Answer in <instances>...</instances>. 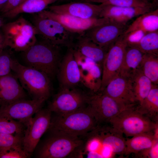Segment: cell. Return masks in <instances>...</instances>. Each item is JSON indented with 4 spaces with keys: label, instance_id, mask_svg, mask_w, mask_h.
I'll list each match as a JSON object with an SVG mask.
<instances>
[{
    "label": "cell",
    "instance_id": "obj_1",
    "mask_svg": "<svg viewBox=\"0 0 158 158\" xmlns=\"http://www.w3.org/2000/svg\"><path fill=\"white\" fill-rule=\"evenodd\" d=\"M95 118L87 105L74 112L58 115L51 118L48 129L51 133L80 137L85 135L97 126Z\"/></svg>",
    "mask_w": 158,
    "mask_h": 158
},
{
    "label": "cell",
    "instance_id": "obj_2",
    "mask_svg": "<svg viewBox=\"0 0 158 158\" xmlns=\"http://www.w3.org/2000/svg\"><path fill=\"white\" fill-rule=\"evenodd\" d=\"M61 47L43 40L23 52L25 65L46 73L50 78L56 75L61 60Z\"/></svg>",
    "mask_w": 158,
    "mask_h": 158
},
{
    "label": "cell",
    "instance_id": "obj_3",
    "mask_svg": "<svg viewBox=\"0 0 158 158\" xmlns=\"http://www.w3.org/2000/svg\"><path fill=\"white\" fill-rule=\"evenodd\" d=\"M12 71L21 83L34 99L46 100L51 91L50 78L45 73L32 67L23 65L13 59Z\"/></svg>",
    "mask_w": 158,
    "mask_h": 158
},
{
    "label": "cell",
    "instance_id": "obj_4",
    "mask_svg": "<svg viewBox=\"0 0 158 158\" xmlns=\"http://www.w3.org/2000/svg\"><path fill=\"white\" fill-rule=\"evenodd\" d=\"M136 105L126 108L111 119V126L128 137L152 133L155 123Z\"/></svg>",
    "mask_w": 158,
    "mask_h": 158
},
{
    "label": "cell",
    "instance_id": "obj_5",
    "mask_svg": "<svg viewBox=\"0 0 158 158\" xmlns=\"http://www.w3.org/2000/svg\"><path fill=\"white\" fill-rule=\"evenodd\" d=\"M1 27L4 48L8 47L16 51L23 52L37 42L35 27L23 17L4 24Z\"/></svg>",
    "mask_w": 158,
    "mask_h": 158
},
{
    "label": "cell",
    "instance_id": "obj_6",
    "mask_svg": "<svg viewBox=\"0 0 158 158\" xmlns=\"http://www.w3.org/2000/svg\"><path fill=\"white\" fill-rule=\"evenodd\" d=\"M51 133L39 149L37 157H66L77 150L83 143V140L80 137L58 133Z\"/></svg>",
    "mask_w": 158,
    "mask_h": 158
},
{
    "label": "cell",
    "instance_id": "obj_7",
    "mask_svg": "<svg viewBox=\"0 0 158 158\" xmlns=\"http://www.w3.org/2000/svg\"><path fill=\"white\" fill-rule=\"evenodd\" d=\"M34 24L38 34L43 40L61 47H73V33L58 22L38 15L34 19Z\"/></svg>",
    "mask_w": 158,
    "mask_h": 158
},
{
    "label": "cell",
    "instance_id": "obj_8",
    "mask_svg": "<svg viewBox=\"0 0 158 158\" xmlns=\"http://www.w3.org/2000/svg\"><path fill=\"white\" fill-rule=\"evenodd\" d=\"M87 96L76 87L61 88L47 108L56 114H69L86 106Z\"/></svg>",
    "mask_w": 158,
    "mask_h": 158
},
{
    "label": "cell",
    "instance_id": "obj_9",
    "mask_svg": "<svg viewBox=\"0 0 158 158\" xmlns=\"http://www.w3.org/2000/svg\"><path fill=\"white\" fill-rule=\"evenodd\" d=\"M87 105L98 124L109 123L111 119L130 107L119 103L101 91L87 95Z\"/></svg>",
    "mask_w": 158,
    "mask_h": 158
},
{
    "label": "cell",
    "instance_id": "obj_10",
    "mask_svg": "<svg viewBox=\"0 0 158 158\" xmlns=\"http://www.w3.org/2000/svg\"><path fill=\"white\" fill-rule=\"evenodd\" d=\"M51 112L48 108L38 110L26 126L23 140L24 149L30 154L35 150L40 140L49 129Z\"/></svg>",
    "mask_w": 158,
    "mask_h": 158
},
{
    "label": "cell",
    "instance_id": "obj_11",
    "mask_svg": "<svg viewBox=\"0 0 158 158\" xmlns=\"http://www.w3.org/2000/svg\"><path fill=\"white\" fill-rule=\"evenodd\" d=\"M123 34L111 46L106 53L102 64L99 91H102L112 79L119 74L127 46L123 39Z\"/></svg>",
    "mask_w": 158,
    "mask_h": 158
},
{
    "label": "cell",
    "instance_id": "obj_12",
    "mask_svg": "<svg viewBox=\"0 0 158 158\" xmlns=\"http://www.w3.org/2000/svg\"><path fill=\"white\" fill-rule=\"evenodd\" d=\"M45 101L36 99L17 100L0 106V117L18 121L26 127L33 116L42 108Z\"/></svg>",
    "mask_w": 158,
    "mask_h": 158
},
{
    "label": "cell",
    "instance_id": "obj_13",
    "mask_svg": "<svg viewBox=\"0 0 158 158\" xmlns=\"http://www.w3.org/2000/svg\"><path fill=\"white\" fill-rule=\"evenodd\" d=\"M38 15L55 20L60 23L70 32L78 35L84 34L92 28L110 21L109 19L104 18L83 19L58 14L50 10H45L38 13Z\"/></svg>",
    "mask_w": 158,
    "mask_h": 158
},
{
    "label": "cell",
    "instance_id": "obj_14",
    "mask_svg": "<svg viewBox=\"0 0 158 158\" xmlns=\"http://www.w3.org/2000/svg\"><path fill=\"white\" fill-rule=\"evenodd\" d=\"M73 52L79 66L81 83L93 93L99 91L101 85L102 67L75 49L73 48Z\"/></svg>",
    "mask_w": 158,
    "mask_h": 158
},
{
    "label": "cell",
    "instance_id": "obj_15",
    "mask_svg": "<svg viewBox=\"0 0 158 158\" xmlns=\"http://www.w3.org/2000/svg\"><path fill=\"white\" fill-rule=\"evenodd\" d=\"M127 26L110 21L86 31L84 34L93 42L107 51L123 34Z\"/></svg>",
    "mask_w": 158,
    "mask_h": 158
},
{
    "label": "cell",
    "instance_id": "obj_16",
    "mask_svg": "<svg viewBox=\"0 0 158 158\" xmlns=\"http://www.w3.org/2000/svg\"><path fill=\"white\" fill-rule=\"evenodd\" d=\"M127 107L138 104L135 97L130 78L118 75L100 91Z\"/></svg>",
    "mask_w": 158,
    "mask_h": 158
},
{
    "label": "cell",
    "instance_id": "obj_17",
    "mask_svg": "<svg viewBox=\"0 0 158 158\" xmlns=\"http://www.w3.org/2000/svg\"><path fill=\"white\" fill-rule=\"evenodd\" d=\"M56 75L60 88L76 87L81 83L80 70L74 55L73 47L68 48L61 60Z\"/></svg>",
    "mask_w": 158,
    "mask_h": 158
},
{
    "label": "cell",
    "instance_id": "obj_18",
    "mask_svg": "<svg viewBox=\"0 0 158 158\" xmlns=\"http://www.w3.org/2000/svg\"><path fill=\"white\" fill-rule=\"evenodd\" d=\"M90 132L97 140L101 149L114 154H123L126 146L123 133L112 127L98 125Z\"/></svg>",
    "mask_w": 158,
    "mask_h": 158
},
{
    "label": "cell",
    "instance_id": "obj_19",
    "mask_svg": "<svg viewBox=\"0 0 158 158\" xmlns=\"http://www.w3.org/2000/svg\"><path fill=\"white\" fill-rule=\"evenodd\" d=\"M102 6L87 2H71L49 7L54 13L83 19L99 18Z\"/></svg>",
    "mask_w": 158,
    "mask_h": 158
},
{
    "label": "cell",
    "instance_id": "obj_20",
    "mask_svg": "<svg viewBox=\"0 0 158 158\" xmlns=\"http://www.w3.org/2000/svg\"><path fill=\"white\" fill-rule=\"evenodd\" d=\"M101 5L102 9L99 18H107L111 21L125 25H126L128 22L133 18L152 10L153 7Z\"/></svg>",
    "mask_w": 158,
    "mask_h": 158
},
{
    "label": "cell",
    "instance_id": "obj_21",
    "mask_svg": "<svg viewBox=\"0 0 158 158\" xmlns=\"http://www.w3.org/2000/svg\"><path fill=\"white\" fill-rule=\"evenodd\" d=\"M18 80L11 73L0 77V107L25 99V92Z\"/></svg>",
    "mask_w": 158,
    "mask_h": 158
},
{
    "label": "cell",
    "instance_id": "obj_22",
    "mask_svg": "<svg viewBox=\"0 0 158 158\" xmlns=\"http://www.w3.org/2000/svg\"><path fill=\"white\" fill-rule=\"evenodd\" d=\"M74 48L82 55L95 61L102 68L107 51L93 42L84 34L79 35Z\"/></svg>",
    "mask_w": 158,
    "mask_h": 158
},
{
    "label": "cell",
    "instance_id": "obj_23",
    "mask_svg": "<svg viewBox=\"0 0 158 158\" xmlns=\"http://www.w3.org/2000/svg\"><path fill=\"white\" fill-rule=\"evenodd\" d=\"M144 54L136 47L127 46L119 75L131 77L140 69Z\"/></svg>",
    "mask_w": 158,
    "mask_h": 158
},
{
    "label": "cell",
    "instance_id": "obj_24",
    "mask_svg": "<svg viewBox=\"0 0 158 158\" xmlns=\"http://www.w3.org/2000/svg\"><path fill=\"white\" fill-rule=\"evenodd\" d=\"M138 30L147 33L158 31V8L138 16L127 27L124 34Z\"/></svg>",
    "mask_w": 158,
    "mask_h": 158
},
{
    "label": "cell",
    "instance_id": "obj_25",
    "mask_svg": "<svg viewBox=\"0 0 158 158\" xmlns=\"http://www.w3.org/2000/svg\"><path fill=\"white\" fill-rule=\"evenodd\" d=\"M158 141L154 137L152 132L144 133L135 135L126 140V148L123 154L128 155L152 147Z\"/></svg>",
    "mask_w": 158,
    "mask_h": 158
},
{
    "label": "cell",
    "instance_id": "obj_26",
    "mask_svg": "<svg viewBox=\"0 0 158 158\" xmlns=\"http://www.w3.org/2000/svg\"><path fill=\"white\" fill-rule=\"evenodd\" d=\"M58 0H26L14 8L2 14L5 18H13L23 13H39Z\"/></svg>",
    "mask_w": 158,
    "mask_h": 158
},
{
    "label": "cell",
    "instance_id": "obj_27",
    "mask_svg": "<svg viewBox=\"0 0 158 158\" xmlns=\"http://www.w3.org/2000/svg\"><path fill=\"white\" fill-rule=\"evenodd\" d=\"M129 78L135 99L140 105L150 91L153 84L140 69Z\"/></svg>",
    "mask_w": 158,
    "mask_h": 158
},
{
    "label": "cell",
    "instance_id": "obj_28",
    "mask_svg": "<svg viewBox=\"0 0 158 158\" xmlns=\"http://www.w3.org/2000/svg\"><path fill=\"white\" fill-rule=\"evenodd\" d=\"M153 84H158V55L145 54L140 68Z\"/></svg>",
    "mask_w": 158,
    "mask_h": 158
},
{
    "label": "cell",
    "instance_id": "obj_29",
    "mask_svg": "<svg viewBox=\"0 0 158 158\" xmlns=\"http://www.w3.org/2000/svg\"><path fill=\"white\" fill-rule=\"evenodd\" d=\"M138 106L140 109L150 118L158 116V87L153 84L148 94Z\"/></svg>",
    "mask_w": 158,
    "mask_h": 158
},
{
    "label": "cell",
    "instance_id": "obj_30",
    "mask_svg": "<svg viewBox=\"0 0 158 158\" xmlns=\"http://www.w3.org/2000/svg\"><path fill=\"white\" fill-rule=\"evenodd\" d=\"M135 47L144 54L158 55V31L146 34Z\"/></svg>",
    "mask_w": 158,
    "mask_h": 158
},
{
    "label": "cell",
    "instance_id": "obj_31",
    "mask_svg": "<svg viewBox=\"0 0 158 158\" xmlns=\"http://www.w3.org/2000/svg\"><path fill=\"white\" fill-rule=\"evenodd\" d=\"M25 127L18 121L0 117V133L12 135L23 134Z\"/></svg>",
    "mask_w": 158,
    "mask_h": 158
},
{
    "label": "cell",
    "instance_id": "obj_32",
    "mask_svg": "<svg viewBox=\"0 0 158 158\" xmlns=\"http://www.w3.org/2000/svg\"><path fill=\"white\" fill-rule=\"evenodd\" d=\"M89 2L100 3L102 5H111L122 7L154 6L145 0H91Z\"/></svg>",
    "mask_w": 158,
    "mask_h": 158
},
{
    "label": "cell",
    "instance_id": "obj_33",
    "mask_svg": "<svg viewBox=\"0 0 158 158\" xmlns=\"http://www.w3.org/2000/svg\"><path fill=\"white\" fill-rule=\"evenodd\" d=\"M23 134L12 135L0 133V154L13 147L23 145Z\"/></svg>",
    "mask_w": 158,
    "mask_h": 158
},
{
    "label": "cell",
    "instance_id": "obj_34",
    "mask_svg": "<svg viewBox=\"0 0 158 158\" xmlns=\"http://www.w3.org/2000/svg\"><path fill=\"white\" fill-rule=\"evenodd\" d=\"M13 59L8 51L4 49L0 50V77L11 73Z\"/></svg>",
    "mask_w": 158,
    "mask_h": 158
},
{
    "label": "cell",
    "instance_id": "obj_35",
    "mask_svg": "<svg viewBox=\"0 0 158 158\" xmlns=\"http://www.w3.org/2000/svg\"><path fill=\"white\" fill-rule=\"evenodd\" d=\"M30 154L23 148V145L11 147L0 154V158H26Z\"/></svg>",
    "mask_w": 158,
    "mask_h": 158
},
{
    "label": "cell",
    "instance_id": "obj_36",
    "mask_svg": "<svg viewBox=\"0 0 158 158\" xmlns=\"http://www.w3.org/2000/svg\"><path fill=\"white\" fill-rule=\"evenodd\" d=\"M146 33L141 30H135L123 34V39L127 46L135 47Z\"/></svg>",
    "mask_w": 158,
    "mask_h": 158
},
{
    "label": "cell",
    "instance_id": "obj_37",
    "mask_svg": "<svg viewBox=\"0 0 158 158\" xmlns=\"http://www.w3.org/2000/svg\"><path fill=\"white\" fill-rule=\"evenodd\" d=\"M137 157L140 158H158V141L152 147L135 154Z\"/></svg>",
    "mask_w": 158,
    "mask_h": 158
},
{
    "label": "cell",
    "instance_id": "obj_38",
    "mask_svg": "<svg viewBox=\"0 0 158 158\" xmlns=\"http://www.w3.org/2000/svg\"><path fill=\"white\" fill-rule=\"evenodd\" d=\"M21 0H8L0 9V11L4 13L11 10L19 5Z\"/></svg>",
    "mask_w": 158,
    "mask_h": 158
},
{
    "label": "cell",
    "instance_id": "obj_39",
    "mask_svg": "<svg viewBox=\"0 0 158 158\" xmlns=\"http://www.w3.org/2000/svg\"><path fill=\"white\" fill-rule=\"evenodd\" d=\"M152 133L154 138L157 140H158V123L157 121L155 123Z\"/></svg>",
    "mask_w": 158,
    "mask_h": 158
},
{
    "label": "cell",
    "instance_id": "obj_40",
    "mask_svg": "<svg viewBox=\"0 0 158 158\" xmlns=\"http://www.w3.org/2000/svg\"><path fill=\"white\" fill-rule=\"evenodd\" d=\"M4 37L2 31L0 30V50L4 47Z\"/></svg>",
    "mask_w": 158,
    "mask_h": 158
},
{
    "label": "cell",
    "instance_id": "obj_41",
    "mask_svg": "<svg viewBox=\"0 0 158 158\" xmlns=\"http://www.w3.org/2000/svg\"><path fill=\"white\" fill-rule=\"evenodd\" d=\"M148 2L152 4L154 6L157 5L158 4V0H145Z\"/></svg>",
    "mask_w": 158,
    "mask_h": 158
},
{
    "label": "cell",
    "instance_id": "obj_42",
    "mask_svg": "<svg viewBox=\"0 0 158 158\" xmlns=\"http://www.w3.org/2000/svg\"><path fill=\"white\" fill-rule=\"evenodd\" d=\"M8 0H0V9Z\"/></svg>",
    "mask_w": 158,
    "mask_h": 158
},
{
    "label": "cell",
    "instance_id": "obj_43",
    "mask_svg": "<svg viewBox=\"0 0 158 158\" xmlns=\"http://www.w3.org/2000/svg\"><path fill=\"white\" fill-rule=\"evenodd\" d=\"M61 1H82L89 2L91 0H59Z\"/></svg>",
    "mask_w": 158,
    "mask_h": 158
},
{
    "label": "cell",
    "instance_id": "obj_44",
    "mask_svg": "<svg viewBox=\"0 0 158 158\" xmlns=\"http://www.w3.org/2000/svg\"><path fill=\"white\" fill-rule=\"evenodd\" d=\"M4 24L3 20L0 17V28Z\"/></svg>",
    "mask_w": 158,
    "mask_h": 158
},
{
    "label": "cell",
    "instance_id": "obj_45",
    "mask_svg": "<svg viewBox=\"0 0 158 158\" xmlns=\"http://www.w3.org/2000/svg\"><path fill=\"white\" fill-rule=\"evenodd\" d=\"M26 0H21V2L20 3V4H22V3H23V2H24V1H26Z\"/></svg>",
    "mask_w": 158,
    "mask_h": 158
}]
</instances>
